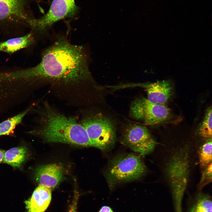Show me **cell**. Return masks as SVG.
Here are the masks:
<instances>
[{
  "mask_svg": "<svg viewBox=\"0 0 212 212\" xmlns=\"http://www.w3.org/2000/svg\"><path fill=\"white\" fill-rule=\"evenodd\" d=\"M87 56L82 46L72 44L60 37L46 49L37 65L27 68L30 82L49 81L64 84L85 82L90 77Z\"/></svg>",
  "mask_w": 212,
  "mask_h": 212,
  "instance_id": "1",
  "label": "cell"
},
{
  "mask_svg": "<svg viewBox=\"0 0 212 212\" xmlns=\"http://www.w3.org/2000/svg\"><path fill=\"white\" fill-rule=\"evenodd\" d=\"M42 115L39 132L47 142L93 147L85 129L75 118L67 117L47 106Z\"/></svg>",
  "mask_w": 212,
  "mask_h": 212,
  "instance_id": "2",
  "label": "cell"
},
{
  "mask_svg": "<svg viewBox=\"0 0 212 212\" xmlns=\"http://www.w3.org/2000/svg\"><path fill=\"white\" fill-rule=\"evenodd\" d=\"M189 158L188 149L182 148L173 155L167 166L175 212H182V199L188 182Z\"/></svg>",
  "mask_w": 212,
  "mask_h": 212,
  "instance_id": "3",
  "label": "cell"
},
{
  "mask_svg": "<svg viewBox=\"0 0 212 212\" xmlns=\"http://www.w3.org/2000/svg\"><path fill=\"white\" fill-rule=\"evenodd\" d=\"M146 170L139 155L132 153L118 155L112 160L106 172L109 186L111 190L118 184L138 180Z\"/></svg>",
  "mask_w": 212,
  "mask_h": 212,
  "instance_id": "4",
  "label": "cell"
},
{
  "mask_svg": "<svg viewBox=\"0 0 212 212\" xmlns=\"http://www.w3.org/2000/svg\"><path fill=\"white\" fill-rule=\"evenodd\" d=\"M93 147L102 150L114 144L116 135L113 124L108 118L100 114L89 116L82 121Z\"/></svg>",
  "mask_w": 212,
  "mask_h": 212,
  "instance_id": "5",
  "label": "cell"
},
{
  "mask_svg": "<svg viewBox=\"0 0 212 212\" xmlns=\"http://www.w3.org/2000/svg\"><path fill=\"white\" fill-rule=\"evenodd\" d=\"M130 110L133 117L143 120L146 125L163 122L170 115L169 109L164 104H154L144 98L137 99L133 102Z\"/></svg>",
  "mask_w": 212,
  "mask_h": 212,
  "instance_id": "6",
  "label": "cell"
},
{
  "mask_svg": "<svg viewBox=\"0 0 212 212\" xmlns=\"http://www.w3.org/2000/svg\"><path fill=\"white\" fill-rule=\"evenodd\" d=\"M77 10L74 0H54L46 14L40 18L34 19L32 28L42 34L55 22L74 16Z\"/></svg>",
  "mask_w": 212,
  "mask_h": 212,
  "instance_id": "7",
  "label": "cell"
},
{
  "mask_svg": "<svg viewBox=\"0 0 212 212\" xmlns=\"http://www.w3.org/2000/svg\"><path fill=\"white\" fill-rule=\"evenodd\" d=\"M122 143L141 155L148 154L154 150L156 143L148 129L139 125H131L125 130Z\"/></svg>",
  "mask_w": 212,
  "mask_h": 212,
  "instance_id": "8",
  "label": "cell"
},
{
  "mask_svg": "<svg viewBox=\"0 0 212 212\" xmlns=\"http://www.w3.org/2000/svg\"><path fill=\"white\" fill-rule=\"evenodd\" d=\"M34 19L26 11L25 0H0V22L23 23L31 27Z\"/></svg>",
  "mask_w": 212,
  "mask_h": 212,
  "instance_id": "9",
  "label": "cell"
},
{
  "mask_svg": "<svg viewBox=\"0 0 212 212\" xmlns=\"http://www.w3.org/2000/svg\"><path fill=\"white\" fill-rule=\"evenodd\" d=\"M37 181L43 186L53 188L62 181L63 178V170L62 167L57 164L40 166L35 172Z\"/></svg>",
  "mask_w": 212,
  "mask_h": 212,
  "instance_id": "10",
  "label": "cell"
},
{
  "mask_svg": "<svg viewBox=\"0 0 212 212\" xmlns=\"http://www.w3.org/2000/svg\"><path fill=\"white\" fill-rule=\"evenodd\" d=\"M52 189L39 184L29 199L25 201L28 212H44L51 200Z\"/></svg>",
  "mask_w": 212,
  "mask_h": 212,
  "instance_id": "11",
  "label": "cell"
},
{
  "mask_svg": "<svg viewBox=\"0 0 212 212\" xmlns=\"http://www.w3.org/2000/svg\"><path fill=\"white\" fill-rule=\"evenodd\" d=\"M144 87L147 92V99L154 104H164L172 94V87L165 81L147 84Z\"/></svg>",
  "mask_w": 212,
  "mask_h": 212,
  "instance_id": "12",
  "label": "cell"
},
{
  "mask_svg": "<svg viewBox=\"0 0 212 212\" xmlns=\"http://www.w3.org/2000/svg\"><path fill=\"white\" fill-rule=\"evenodd\" d=\"M32 33L30 32L21 37L10 39L0 42V52L11 54L27 47L33 42Z\"/></svg>",
  "mask_w": 212,
  "mask_h": 212,
  "instance_id": "13",
  "label": "cell"
},
{
  "mask_svg": "<svg viewBox=\"0 0 212 212\" xmlns=\"http://www.w3.org/2000/svg\"><path fill=\"white\" fill-rule=\"evenodd\" d=\"M28 155V149L25 146L12 148L5 152L3 161L14 168H20Z\"/></svg>",
  "mask_w": 212,
  "mask_h": 212,
  "instance_id": "14",
  "label": "cell"
},
{
  "mask_svg": "<svg viewBox=\"0 0 212 212\" xmlns=\"http://www.w3.org/2000/svg\"><path fill=\"white\" fill-rule=\"evenodd\" d=\"M211 197L208 195L200 193L195 198L189 212H212Z\"/></svg>",
  "mask_w": 212,
  "mask_h": 212,
  "instance_id": "15",
  "label": "cell"
},
{
  "mask_svg": "<svg viewBox=\"0 0 212 212\" xmlns=\"http://www.w3.org/2000/svg\"><path fill=\"white\" fill-rule=\"evenodd\" d=\"M30 108L5 120L0 123V136L11 135L14 133L16 127L20 123Z\"/></svg>",
  "mask_w": 212,
  "mask_h": 212,
  "instance_id": "16",
  "label": "cell"
},
{
  "mask_svg": "<svg viewBox=\"0 0 212 212\" xmlns=\"http://www.w3.org/2000/svg\"><path fill=\"white\" fill-rule=\"evenodd\" d=\"M212 108L210 107L206 111L205 117L199 128V133L203 138H212Z\"/></svg>",
  "mask_w": 212,
  "mask_h": 212,
  "instance_id": "17",
  "label": "cell"
},
{
  "mask_svg": "<svg viewBox=\"0 0 212 212\" xmlns=\"http://www.w3.org/2000/svg\"><path fill=\"white\" fill-rule=\"evenodd\" d=\"M211 139L205 143L201 147L199 154V163L202 167H206L212 163Z\"/></svg>",
  "mask_w": 212,
  "mask_h": 212,
  "instance_id": "18",
  "label": "cell"
},
{
  "mask_svg": "<svg viewBox=\"0 0 212 212\" xmlns=\"http://www.w3.org/2000/svg\"><path fill=\"white\" fill-rule=\"evenodd\" d=\"M212 163L205 167L202 172L200 180L198 184L199 190L202 189L206 186L212 181Z\"/></svg>",
  "mask_w": 212,
  "mask_h": 212,
  "instance_id": "19",
  "label": "cell"
},
{
  "mask_svg": "<svg viewBox=\"0 0 212 212\" xmlns=\"http://www.w3.org/2000/svg\"><path fill=\"white\" fill-rule=\"evenodd\" d=\"M75 195L71 206L69 212H77L78 197Z\"/></svg>",
  "mask_w": 212,
  "mask_h": 212,
  "instance_id": "20",
  "label": "cell"
},
{
  "mask_svg": "<svg viewBox=\"0 0 212 212\" xmlns=\"http://www.w3.org/2000/svg\"><path fill=\"white\" fill-rule=\"evenodd\" d=\"M98 212H114L112 208L109 206H102Z\"/></svg>",
  "mask_w": 212,
  "mask_h": 212,
  "instance_id": "21",
  "label": "cell"
},
{
  "mask_svg": "<svg viewBox=\"0 0 212 212\" xmlns=\"http://www.w3.org/2000/svg\"><path fill=\"white\" fill-rule=\"evenodd\" d=\"M4 153V151L0 149V163L3 161Z\"/></svg>",
  "mask_w": 212,
  "mask_h": 212,
  "instance_id": "22",
  "label": "cell"
}]
</instances>
